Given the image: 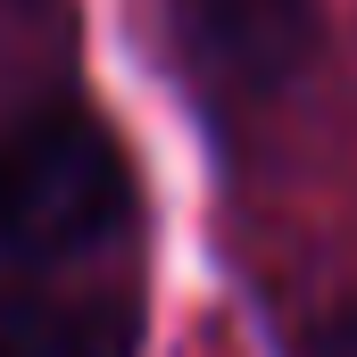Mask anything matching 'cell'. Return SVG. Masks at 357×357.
Wrapping results in <instances>:
<instances>
[{
    "instance_id": "cell-1",
    "label": "cell",
    "mask_w": 357,
    "mask_h": 357,
    "mask_svg": "<svg viewBox=\"0 0 357 357\" xmlns=\"http://www.w3.org/2000/svg\"><path fill=\"white\" fill-rule=\"evenodd\" d=\"M133 216V158L84 108H33L0 133V258L50 266Z\"/></svg>"
},
{
    "instance_id": "cell-2",
    "label": "cell",
    "mask_w": 357,
    "mask_h": 357,
    "mask_svg": "<svg viewBox=\"0 0 357 357\" xmlns=\"http://www.w3.org/2000/svg\"><path fill=\"white\" fill-rule=\"evenodd\" d=\"M167 25L216 100H266L316 59V0H167Z\"/></svg>"
},
{
    "instance_id": "cell-3",
    "label": "cell",
    "mask_w": 357,
    "mask_h": 357,
    "mask_svg": "<svg viewBox=\"0 0 357 357\" xmlns=\"http://www.w3.org/2000/svg\"><path fill=\"white\" fill-rule=\"evenodd\" d=\"M142 324L125 299L75 291H0V357H133Z\"/></svg>"
}]
</instances>
